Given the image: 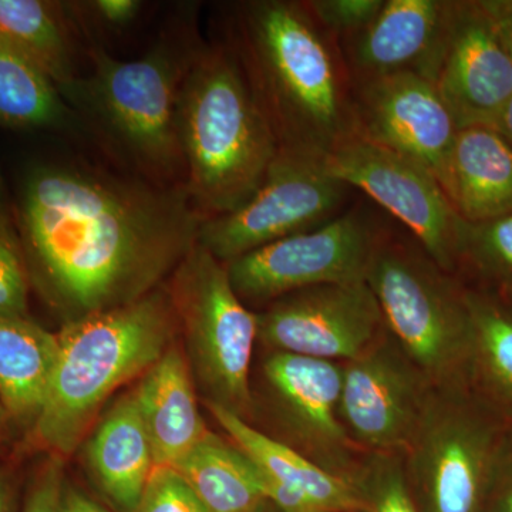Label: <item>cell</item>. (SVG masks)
I'll return each mask as SVG.
<instances>
[{"label": "cell", "mask_w": 512, "mask_h": 512, "mask_svg": "<svg viewBox=\"0 0 512 512\" xmlns=\"http://www.w3.org/2000/svg\"><path fill=\"white\" fill-rule=\"evenodd\" d=\"M13 214L30 284L64 323L167 284L204 221L185 184L72 163L29 168Z\"/></svg>", "instance_id": "cell-1"}, {"label": "cell", "mask_w": 512, "mask_h": 512, "mask_svg": "<svg viewBox=\"0 0 512 512\" xmlns=\"http://www.w3.org/2000/svg\"><path fill=\"white\" fill-rule=\"evenodd\" d=\"M228 45L247 74L279 150L325 158L357 133L353 80L339 43L303 2L238 6Z\"/></svg>", "instance_id": "cell-2"}, {"label": "cell", "mask_w": 512, "mask_h": 512, "mask_svg": "<svg viewBox=\"0 0 512 512\" xmlns=\"http://www.w3.org/2000/svg\"><path fill=\"white\" fill-rule=\"evenodd\" d=\"M178 338L167 284L136 302L64 323L45 406L25 443L46 456L72 457L110 397L140 379Z\"/></svg>", "instance_id": "cell-3"}, {"label": "cell", "mask_w": 512, "mask_h": 512, "mask_svg": "<svg viewBox=\"0 0 512 512\" xmlns=\"http://www.w3.org/2000/svg\"><path fill=\"white\" fill-rule=\"evenodd\" d=\"M204 46L195 16H177L138 59H116L93 47L92 73L77 77L62 96L90 117L104 140L141 177L154 183L185 184L178 99Z\"/></svg>", "instance_id": "cell-4"}, {"label": "cell", "mask_w": 512, "mask_h": 512, "mask_svg": "<svg viewBox=\"0 0 512 512\" xmlns=\"http://www.w3.org/2000/svg\"><path fill=\"white\" fill-rule=\"evenodd\" d=\"M177 126L185 187L204 220L245 204L279 151L228 42L202 47L181 87Z\"/></svg>", "instance_id": "cell-5"}, {"label": "cell", "mask_w": 512, "mask_h": 512, "mask_svg": "<svg viewBox=\"0 0 512 512\" xmlns=\"http://www.w3.org/2000/svg\"><path fill=\"white\" fill-rule=\"evenodd\" d=\"M167 288L198 394L205 404L247 420L258 339L256 313L239 299L225 265L198 242L168 279Z\"/></svg>", "instance_id": "cell-6"}, {"label": "cell", "mask_w": 512, "mask_h": 512, "mask_svg": "<svg viewBox=\"0 0 512 512\" xmlns=\"http://www.w3.org/2000/svg\"><path fill=\"white\" fill-rule=\"evenodd\" d=\"M366 282L383 323L421 375L464 384L471 353L467 289L403 244L380 238Z\"/></svg>", "instance_id": "cell-7"}, {"label": "cell", "mask_w": 512, "mask_h": 512, "mask_svg": "<svg viewBox=\"0 0 512 512\" xmlns=\"http://www.w3.org/2000/svg\"><path fill=\"white\" fill-rule=\"evenodd\" d=\"M507 427L464 384L426 406L409 448L419 512H483Z\"/></svg>", "instance_id": "cell-8"}, {"label": "cell", "mask_w": 512, "mask_h": 512, "mask_svg": "<svg viewBox=\"0 0 512 512\" xmlns=\"http://www.w3.org/2000/svg\"><path fill=\"white\" fill-rule=\"evenodd\" d=\"M349 191L320 158L279 150L258 190L245 204L202 221L198 244L228 264L333 220Z\"/></svg>", "instance_id": "cell-9"}, {"label": "cell", "mask_w": 512, "mask_h": 512, "mask_svg": "<svg viewBox=\"0 0 512 512\" xmlns=\"http://www.w3.org/2000/svg\"><path fill=\"white\" fill-rule=\"evenodd\" d=\"M322 161L333 177L366 192L406 225L446 274L461 265L468 222L457 214L439 180L423 165L357 133Z\"/></svg>", "instance_id": "cell-10"}, {"label": "cell", "mask_w": 512, "mask_h": 512, "mask_svg": "<svg viewBox=\"0 0 512 512\" xmlns=\"http://www.w3.org/2000/svg\"><path fill=\"white\" fill-rule=\"evenodd\" d=\"M382 237L369 214L352 210L224 265L232 288L245 305L268 306L313 286L366 281Z\"/></svg>", "instance_id": "cell-11"}, {"label": "cell", "mask_w": 512, "mask_h": 512, "mask_svg": "<svg viewBox=\"0 0 512 512\" xmlns=\"http://www.w3.org/2000/svg\"><path fill=\"white\" fill-rule=\"evenodd\" d=\"M258 339L272 352L356 359L376 342L382 311L366 281L313 286L282 296L256 313Z\"/></svg>", "instance_id": "cell-12"}, {"label": "cell", "mask_w": 512, "mask_h": 512, "mask_svg": "<svg viewBox=\"0 0 512 512\" xmlns=\"http://www.w3.org/2000/svg\"><path fill=\"white\" fill-rule=\"evenodd\" d=\"M357 134L416 161L441 181L458 133L434 84L412 72L353 82Z\"/></svg>", "instance_id": "cell-13"}, {"label": "cell", "mask_w": 512, "mask_h": 512, "mask_svg": "<svg viewBox=\"0 0 512 512\" xmlns=\"http://www.w3.org/2000/svg\"><path fill=\"white\" fill-rule=\"evenodd\" d=\"M431 83L458 130L494 128L512 97V63L481 0L450 2L446 39Z\"/></svg>", "instance_id": "cell-14"}, {"label": "cell", "mask_w": 512, "mask_h": 512, "mask_svg": "<svg viewBox=\"0 0 512 512\" xmlns=\"http://www.w3.org/2000/svg\"><path fill=\"white\" fill-rule=\"evenodd\" d=\"M426 402L420 370L390 343H373L343 367L340 419L363 446L407 448Z\"/></svg>", "instance_id": "cell-15"}, {"label": "cell", "mask_w": 512, "mask_h": 512, "mask_svg": "<svg viewBox=\"0 0 512 512\" xmlns=\"http://www.w3.org/2000/svg\"><path fill=\"white\" fill-rule=\"evenodd\" d=\"M450 2L384 0L362 32L339 43L353 82L412 72L433 80L446 39Z\"/></svg>", "instance_id": "cell-16"}, {"label": "cell", "mask_w": 512, "mask_h": 512, "mask_svg": "<svg viewBox=\"0 0 512 512\" xmlns=\"http://www.w3.org/2000/svg\"><path fill=\"white\" fill-rule=\"evenodd\" d=\"M82 444L84 466L104 504L114 512H137L156 458L133 390L101 414Z\"/></svg>", "instance_id": "cell-17"}, {"label": "cell", "mask_w": 512, "mask_h": 512, "mask_svg": "<svg viewBox=\"0 0 512 512\" xmlns=\"http://www.w3.org/2000/svg\"><path fill=\"white\" fill-rule=\"evenodd\" d=\"M262 370L272 403L296 434L316 447L346 443L340 419L343 367L338 362L272 352Z\"/></svg>", "instance_id": "cell-18"}, {"label": "cell", "mask_w": 512, "mask_h": 512, "mask_svg": "<svg viewBox=\"0 0 512 512\" xmlns=\"http://www.w3.org/2000/svg\"><path fill=\"white\" fill-rule=\"evenodd\" d=\"M141 420L153 444L156 467H174L208 433L198 390L180 343H174L133 389Z\"/></svg>", "instance_id": "cell-19"}, {"label": "cell", "mask_w": 512, "mask_h": 512, "mask_svg": "<svg viewBox=\"0 0 512 512\" xmlns=\"http://www.w3.org/2000/svg\"><path fill=\"white\" fill-rule=\"evenodd\" d=\"M440 184L468 224L511 214V144L494 128L458 130Z\"/></svg>", "instance_id": "cell-20"}, {"label": "cell", "mask_w": 512, "mask_h": 512, "mask_svg": "<svg viewBox=\"0 0 512 512\" xmlns=\"http://www.w3.org/2000/svg\"><path fill=\"white\" fill-rule=\"evenodd\" d=\"M225 433L269 480L301 495L319 512H360L362 500L355 481L336 476L292 447L266 436L242 419L214 404H205Z\"/></svg>", "instance_id": "cell-21"}, {"label": "cell", "mask_w": 512, "mask_h": 512, "mask_svg": "<svg viewBox=\"0 0 512 512\" xmlns=\"http://www.w3.org/2000/svg\"><path fill=\"white\" fill-rule=\"evenodd\" d=\"M59 339L30 316H0V403L23 440L45 406Z\"/></svg>", "instance_id": "cell-22"}, {"label": "cell", "mask_w": 512, "mask_h": 512, "mask_svg": "<svg viewBox=\"0 0 512 512\" xmlns=\"http://www.w3.org/2000/svg\"><path fill=\"white\" fill-rule=\"evenodd\" d=\"M471 353L464 386L512 430V308L500 296L467 289Z\"/></svg>", "instance_id": "cell-23"}, {"label": "cell", "mask_w": 512, "mask_h": 512, "mask_svg": "<svg viewBox=\"0 0 512 512\" xmlns=\"http://www.w3.org/2000/svg\"><path fill=\"white\" fill-rule=\"evenodd\" d=\"M171 468L208 512H252L266 501L254 461L212 431Z\"/></svg>", "instance_id": "cell-24"}, {"label": "cell", "mask_w": 512, "mask_h": 512, "mask_svg": "<svg viewBox=\"0 0 512 512\" xmlns=\"http://www.w3.org/2000/svg\"><path fill=\"white\" fill-rule=\"evenodd\" d=\"M0 36L33 60L60 93L79 77L69 30L53 3L0 0Z\"/></svg>", "instance_id": "cell-25"}, {"label": "cell", "mask_w": 512, "mask_h": 512, "mask_svg": "<svg viewBox=\"0 0 512 512\" xmlns=\"http://www.w3.org/2000/svg\"><path fill=\"white\" fill-rule=\"evenodd\" d=\"M72 120L55 82L0 36V126L69 127Z\"/></svg>", "instance_id": "cell-26"}, {"label": "cell", "mask_w": 512, "mask_h": 512, "mask_svg": "<svg viewBox=\"0 0 512 512\" xmlns=\"http://www.w3.org/2000/svg\"><path fill=\"white\" fill-rule=\"evenodd\" d=\"M500 286L512 284V212L494 220L468 224L461 265Z\"/></svg>", "instance_id": "cell-27"}, {"label": "cell", "mask_w": 512, "mask_h": 512, "mask_svg": "<svg viewBox=\"0 0 512 512\" xmlns=\"http://www.w3.org/2000/svg\"><path fill=\"white\" fill-rule=\"evenodd\" d=\"M355 481L362 500L360 512H419L406 467L396 457L379 456Z\"/></svg>", "instance_id": "cell-28"}, {"label": "cell", "mask_w": 512, "mask_h": 512, "mask_svg": "<svg viewBox=\"0 0 512 512\" xmlns=\"http://www.w3.org/2000/svg\"><path fill=\"white\" fill-rule=\"evenodd\" d=\"M30 288L18 231L0 229V316H29Z\"/></svg>", "instance_id": "cell-29"}, {"label": "cell", "mask_w": 512, "mask_h": 512, "mask_svg": "<svg viewBox=\"0 0 512 512\" xmlns=\"http://www.w3.org/2000/svg\"><path fill=\"white\" fill-rule=\"evenodd\" d=\"M384 0H309L306 9L336 42L362 32L375 19Z\"/></svg>", "instance_id": "cell-30"}, {"label": "cell", "mask_w": 512, "mask_h": 512, "mask_svg": "<svg viewBox=\"0 0 512 512\" xmlns=\"http://www.w3.org/2000/svg\"><path fill=\"white\" fill-rule=\"evenodd\" d=\"M137 512H208L171 467H156Z\"/></svg>", "instance_id": "cell-31"}, {"label": "cell", "mask_w": 512, "mask_h": 512, "mask_svg": "<svg viewBox=\"0 0 512 512\" xmlns=\"http://www.w3.org/2000/svg\"><path fill=\"white\" fill-rule=\"evenodd\" d=\"M63 458L46 456L23 491L19 512H57L66 471Z\"/></svg>", "instance_id": "cell-32"}, {"label": "cell", "mask_w": 512, "mask_h": 512, "mask_svg": "<svg viewBox=\"0 0 512 512\" xmlns=\"http://www.w3.org/2000/svg\"><path fill=\"white\" fill-rule=\"evenodd\" d=\"M483 512H512V430L507 431Z\"/></svg>", "instance_id": "cell-33"}, {"label": "cell", "mask_w": 512, "mask_h": 512, "mask_svg": "<svg viewBox=\"0 0 512 512\" xmlns=\"http://www.w3.org/2000/svg\"><path fill=\"white\" fill-rule=\"evenodd\" d=\"M87 9L97 20L113 29L131 25L140 15L143 2L138 0H94L87 3Z\"/></svg>", "instance_id": "cell-34"}, {"label": "cell", "mask_w": 512, "mask_h": 512, "mask_svg": "<svg viewBox=\"0 0 512 512\" xmlns=\"http://www.w3.org/2000/svg\"><path fill=\"white\" fill-rule=\"evenodd\" d=\"M481 3L512 63V0H481Z\"/></svg>", "instance_id": "cell-35"}, {"label": "cell", "mask_w": 512, "mask_h": 512, "mask_svg": "<svg viewBox=\"0 0 512 512\" xmlns=\"http://www.w3.org/2000/svg\"><path fill=\"white\" fill-rule=\"evenodd\" d=\"M57 512H114L109 505L101 503L97 498L72 483L69 478L64 480Z\"/></svg>", "instance_id": "cell-36"}, {"label": "cell", "mask_w": 512, "mask_h": 512, "mask_svg": "<svg viewBox=\"0 0 512 512\" xmlns=\"http://www.w3.org/2000/svg\"><path fill=\"white\" fill-rule=\"evenodd\" d=\"M22 478L13 466H0V512H19L22 504Z\"/></svg>", "instance_id": "cell-37"}, {"label": "cell", "mask_w": 512, "mask_h": 512, "mask_svg": "<svg viewBox=\"0 0 512 512\" xmlns=\"http://www.w3.org/2000/svg\"><path fill=\"white\" fill-rule=\"evenodd\" d=\"M0 229L16 231L15 214H13V208L9 202L2 174H0Z\"/></svg>", "instance_id": "cell-38"}, {"label": "cell", "mask_w": 512, "mask_h": 512, "mask_svg": "<svg viewBox=\"0 0 512 512\" xmlns=\"http://www.w3.org/2000/svg\"><path fill=\"white\" fill-rule=\"evenodd\" d=\"M494 130L498 131L512 147V97L504 107L503 113L498 117Z\"/></svg>", "instance_id": "cell-39"}, {"label": "cell", "mask_w": 512, "mask_h": 512, "mask_svg": "<svg viewBox=\"0 0 512 512\" xmlns=\"http://www.w3.org/2000/svg\"><path fill=\"white\" fill-rule=\"evenodd\" d=\"M10 431H12V426H10L8 414H6L2 403H0V448L5 446L6 441H8Z\"/></svg>", "instance_id": "cell-40"}, {"label": "cell", "mask_w": 512, "mask_h": 512, "mask_svg": "<svg viewBox=\"0 0 512 512\" xmlns=\"http://www.w3.org/2000/svg\"><path fill=\"white\" fill-rule=\"evenodd\" d=\"M500 298L512 308V284L500 286Z\"/></svg>", "instance_id": "cell-41"}, {"label": "cell", "mask_w": 512, "mask_h": 512, "mask_svg": "<svg viewBox=\"0 0 512 512\" xmlns=\"http://www.w3.org/2000/svg\"><path fill=\"white\" fill-rule=\"evenodd\" d=\"M252 512H281L278 508L274 507L269 501H264L259 507H256Z\"/></svg>", "instance_id": "cell-42"}]
</instances>
